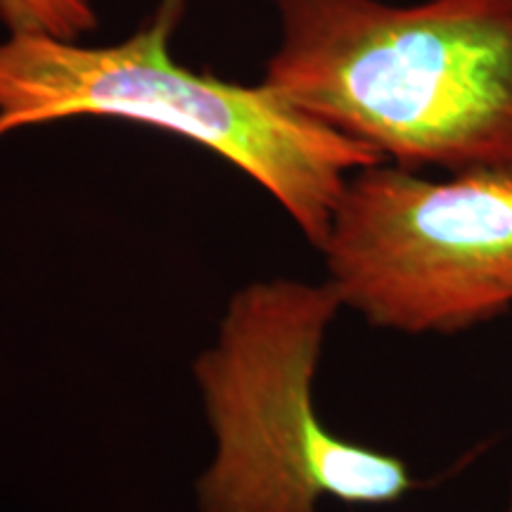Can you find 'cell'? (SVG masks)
<instances>
[{"instance_id":"1","label":"cell","mask_w":512,"mask_h":512,"mask_svg":"<svg viewBox=\"0 0 512 512\" xmlns=\"http://www.w3.org/2000/svg\"><path fill=\"white\" fill-rule=\"evenodd\" d=\"M266 86L382 162L512 171V0H278Z\"/></svg>"},{"instance_id":"2","label":"cell","mask_w":512,"mask_h":512,"mask_svg":"<svg viewBox=\"0 0 512 512\" xmlns=\"http://www.w3.org/2000/svg\"><path fill=\"white\" fill-rule=\"evenodd\" d=\"M178 5L169 0L150 29L119 46L12 34L0 43V138L74 117L164 128L245 171L320 249L349 178L382 157L266 83L249 88L178 67L169 55Z\"/></svg>"},{"instance_id":"3","label":"cell","mask_w":512,"mask_h":512,"mask_svg":"<svg viewBox=\"0 0 512 512\" xmlns=\"http://www.w3.org/2000/svg\"><path fill=\"white\" fill-rule=\"evenodd\" d=\"M342 309L328 280H256L230 297L214 342L192 363L214 434L197 512L387 508L415 489L399 456L339 437L316 411L320 358Z\"/></svg>"},{"instance_id":"4","label":"cell","mask_w":512,"mask_h":512,"mask_svg":"<svg viewBox=\"0 0 512 512\" xmlns=\"http://www.w3.org/2000/svg\"><path fill=\"white\" fill-rule=\"evenodd\" d=\"M318 252L344 309L377 330L479 328L512 311V171L358 169Z\"/></svg>"},{"instance_id":"5","label":"cell","mask_w":512,"mask_h":512,"mask_svg":"<svg viewBox=\"0 0 512 512\" xmlns=\"http://www.w3.org/2000/svg\"><path fill=\"white\" fill-rule=\"evenodd\" d=\"M0 19L12 34H43L64 41L95 27L88 0H0Z\"/></svg>"},{"instance_id":"6","label":"cell","mask_w":512,"mask_h":512,"mask_svg":"<svg viewBox=\"0 0 512 512\" xmlns=\"http://www.w3.org/2000/svg\"><path fill=\"white\" fill-rule=\"evenodd\" d=\"M501 512H512V479H510V489H508V498H505V505Z\"/></svg>"}]
</instances>
